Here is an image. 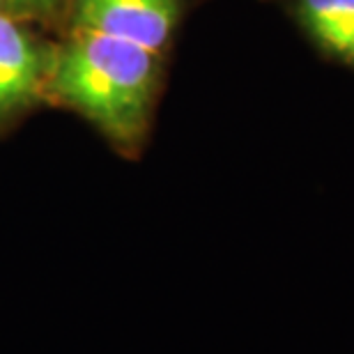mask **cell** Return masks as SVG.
<instances>
[{
	"mask_svg": "<svg viewBox=\"0 0 354 354\" xmlns=\"http://www.w3.org/2000/svg\"><path fill=\"white\" fill-rule=\"evenodd\" d=\"M48 65L51 55L17 21L0 14V118L32 102L48 76Z\"/></svg>",
	"mask_w": 354,
	"mask_h": 354,
	"instance_id": "3957f363",
	"label": "cell"
},
{
	"mask_svg": "<svg viewBox=\"0 0 354 354\" xmlns=\"http://www.w3.org/2000/svg\"><path fill=\"white\" fill-rule=\"evenodd\" d=\"M184 0H76V26L161 53L182 17Z\"/></svg>",
	"mask_w": 354,
	"mask_h": 354,
	"instance_id": "7a4b0ae2",
	"label": "cell"
},
{
	"mask_svg": "<svg viewBox=\"0 0 354 354\" xmlns=\"http://www.w3.org/2000/svg\"><path fill=\"white\" fill-rule=\"evenodd\" d=\"M299 19L324 51L354 69V0H299Z\"/></svg>",
	"mask_w": 354,
	"mask_h": 354,
	"instance_id": "277c9868",
	"label": "cell"
},
{
	"mask_svg": "<svg viewBox=\"0 0 354 354\" xmlns=\"http://www.w3.org/2000/svg\"><path fill=\"white\" fill-rule=\"evenodd\" d=\"M3 3L19 7V10H51L60 0H3Z\"/></svg>",
	"mask_w": 354,
	"mask_h": 354,
	"instance_id": "5b68a950",
	"label": "cell"
},
{
	"mask_svg": "<svg viewBox=\"0 0 354 354\" xmlns=\"http://www.w3.org/2000/svg\"><path fill=\"white\" fill-rule=\"evenodd\" d=\"M159 55L133 41L81 30L51 58L48 81L55 95L90 120L115 150L133 154L150 127Z\"/></svg>",
	"mask_w": 354,
	"mask_h": 354,
	"instance_id": "6da1fadb",
	"label": "cell"
},
{
	"mask_svg": "<svg viewBox=\"0 0 354 354\" xmlns=\"http://www.w3.org/2000/svg\"><path fill=\"white\" fill-rule=\"evenodd\" d=\"M0 3H3V0H0Z\"/></svg>",
	"mask_w": 354,
	"mask_h": 354,
	"instance_id": "8992f818",
	"label": "cell"
}]
</instances>
